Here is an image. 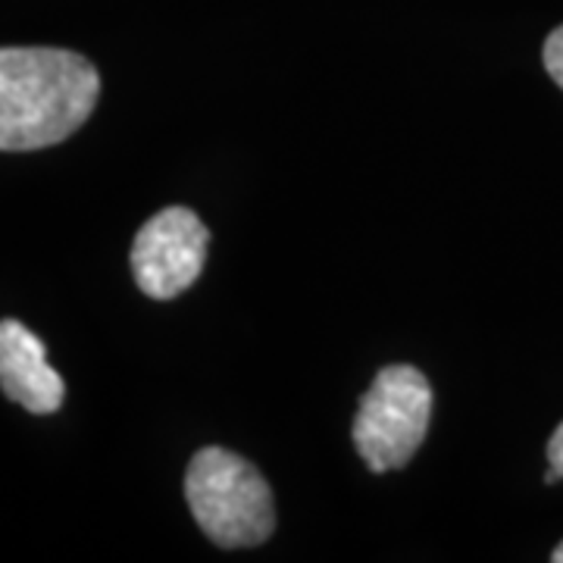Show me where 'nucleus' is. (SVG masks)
Returning <instances> with one entry per match:
<instances>
[{
	"instance_id": "obj_3",
	"label": "nucleus",
	"mask_w": 563,
	"mask_h": 563,
	"mask_svg": "<svg viewBox=\"0 0 563 563\" xmlns=\"http://www.w3.org/2000/svg\"><path fill=\"white\" fill-rule=\"evenodd\" d=\"M432 417V388L417 366L379 369L354 417V448L373 473L401 470L420 451Z\"/></svg>"
},
{
	"instance_id": "obj_4",
	"label": "nucleus",
	"mask_w": 563,
	"mask_h": 563,
	"mask_svg": "<svg viewBox=\"0 0 563 563\" xmlns=\"http://www.w3.org/2000/svg\"><path fill=\"white\" fill-rule=\"evenodd\" d=\"M210 232L188 207H166L144 222L132 244V276L154 301H169L201 276Z\"/></svg>"
},
{
	"instance_id": "obj_1",
	"label": "nucleus",
	"mask_w": 563,
	"mask_h": 563,
	"mask_svg": "<svg viewBox=\"0 0 563 563\" xmlns=\"http://www.w3.org/2000/svg\"><path fill=\"white\" fill-rule=\"evenodd\" d=\"M101 98L95 63L63 47H0V151L76 135Z\"/></svg>"
},
{
	"instance_id": "obj_5",
	"label": "nucleus",
	"mask_w": 563,
	"mask_h": 563,
	"mask_svg": "<svg viewBox=\"0 0 563 563\" xmlns=\"http://www.w3.org/2000/svg\"><path fill=\"white\" fill-rule=\"evenodd\" d=\"M0 388L35 417L57 413L66 398V385L47 363L41 339L16 320H0Z\"/></svg>"
},
{
	"instance_id": "obj_8",
	"label": "nucleus",
	"mask_w": 563,
	"mask_h": 563,
	"mask_svg": "<svg viewBox=\"0 0 563 563\" xmlns=\"http://www.w3.org/2000/svg\"><path fill=\"white\" fill-rule=\"evenodd\" d=\"M551 561H554V563H563V542L558 544V548H554V554H551Z\"/></svg>"
},
{
	"instance_id": "obj_2",
	"label": "nucleus",
	"mask_w": 563,
	"mask_h": 563,
	"mask_svg": "<svg viewBox=\"0 0 563 563\" xmlns=\"http://www.w3.org/2000/svg\"><path fill=\"white\" fill-rule=\"evenodd\" d=\"M185 498L203 536L220 548H251L276 529L273 492L261 470L225 448H203L191 457Z\"/></svg>"
},
{
	"instance_id": "obj_7",
	"label": "nucleus",
	"mask_w": 563,
	"mask_h": 563,
	"mask_svg": "<svg viewBox=\"0 0 563 563\" xmlns=\"http://www.w3.org/2000/svg\"><path fill=\"white\" fill-rule=\"evenodd\" d=\"M548 461H551V470L563 479V422L554 429V435L548 442Z\"/></svg>"
},
{
	"instance_id": "obj_6",
	"label": "nucleus",
	"mask_w": 563,
	"mask_h": 563,
	"mask_svg": "<svg viewBox=\"0 0 563 563\" xmlns=\"http://www.w3.org/2000/svg\"><path fill=\"white\" fill-rule=\"evenodd\" d=\"M544 69L563 88V25H558L544 41Z\"/></svg>"
}]
</instances>
